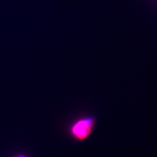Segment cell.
Returning <instances> with one entry per match:
<instances>
[{"label":"cell","mask_w":157,"mask_h":157,"mask_svg":"<svg viewBox=\"0 0 157 157\" xmlns=\"http://www.w3.org/2000/svg\"><path fill=\"white\" fill-rule=\"evenodd\" d=\"M16 157H26V156H25L24 155H19V156H17Z\"/></svg>","instance_id":"cell-2"},{"label":"cell","mask_w":157,"mask_h":157,"mask_svg":"<svg viewBox=\"0 0 157 157\" xmlns=\"http://www.w3.org/2000/svg\"><path fill=\"white\" fill-rule=\"evenodd\" d=\"M95 124L96 120L93 117L88 116L80 118L69 127V133L76 140L83 141L91 136Z\"/></svg>","instance_id":"cell-1"}]
</instances>
